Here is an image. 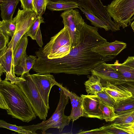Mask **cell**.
I'll return each mask as SVG.
<instances>
[{"label":"cell","mask_w":134,"mask_h":134,"mask_svg":"<svg viewBox=\"0 0 134 134\" xmlns=\"http://www.w3.org/2000/svg\"><path fill=\"white\" fill-rule=\"evenodd\" d=\"M107 40L98 32V27L85 23L78 43L71 47L69 53L63 58L50 59L40 49L35 52L37 57L32 69L37 73H53L88 75L94 68L103 62L112 60L114 56H104L91 49Z\"/></svg>","instance_id":"cell-1"},{"label":"cell","mask_w":134,"mask_h":134,"mask_svg":"<svg viewBox=\"0 0 134 134\" xmlns=\"http://www.w3.org/2000/svg\"><path fill=\"white\" fill-rule=\"evenodd\" d=\"M0 108L12 118L29 122L36 116L27 97L20 88L5 79L0 80Z\"/></svg>","instance_id":"cell-2"},{"label":"cell","mask_w":134,"mask_h":134,"mask_svg":"<svg viewBox=\"0 0 134 134\" xmlns=\"http://www.w3.org/2000/svg\"><path fill=\"white\" fill-rule=\"evenodd\" d=\"M23 79L15 83L24 93L36 114L40 120H46L48 108L41 95L29 72L21 76Z\"/></svg>","instance_id":"cell-3"},{"label":"cell","mask_w":134,"mask_h":134,"mask_svg":"<svg viewBox=\"0 0 134 134\" xmlns=\"http://www.w3.org/2000/svg\"><path fill=\"white\" fill-rule=\"evenodd\" d=\"M71 38L67 26L52 37L43 48L39 49L42 53L50 59L61 58L67 55L71 48Z\"/></svg>","instance_id":"cell-4"},{"label":"cell","mask_w":134,"mask_h":134,"mask_svg":"<svg viewBox=\"0 0 134 134\" xmlns=\"http://www.w3.org/2000/svg\"><path fill=\"white\" fill-rule=\"evenodd\" d=\"M105 8L114 21L124 28L131 23L134 15V0H113Z\"/></svg>","instance_id":"cell-5"},{"label":"cell","mask_w":134,"mask_h":134,"mask_svg":"<svg viewBox=\"0 0 134 134\" xmlns=\"http://www.w3.org/2000/svg\"><path fill=\"white\" fill-rule=\"evenodd\" d=\"M37 17L35 12L18 8L16 15L13 18L16 23V31L7 46L12 48L13 53L18 43L29 30Z\"/></svg>","instance_id":"cell-6"},{"label":"cell","mask_w":134,"mask_h":134,"mask_svg":"<svg viewBox=\"0 0 134 134\" xmlns=\"http://www.w3.org/2000/svg\"><path fill=\"white\" fill-rule=\"evenodd\" d=\"M64 26H67L71 38V47L78 43L81 30L85 22L77 9H71L64 11L60 15Z\"/></svg>","instance_id":"cell-7"},{"label":"cell","mask_w":134,"mask_h":134,"mask_svg":"<svg viewBox=\"0 0 134 134\" xmlns=\"http://www.w3.org/2000/svg\"><path fill=\"white\" fill-rule=\"evenodd\" d=\"M54 2L71 1L75 2L81 7L90 12L108 25L110 30L112 31L119 30L120 26L111 19L107 12L105 6L100 0H49Z\"/></svg>","instance_id":"cell-8"},{"label":"cell","mask_w":134,"mask_h":134,"mask_svg":"<svg viewBox=\"0 0 134 134\" xmlns=\"http://www.w3.org/2000/svg\"><path fill=\"white\" fill-rule=\"evenodd\" d=\"M92 75L99 77L103 85L106 83L118 85L126 81L119 73L111 64L103 62L97 66L91 71Z\"/></svg>","instance_id":"cell-9"},{"label":"cell","mask_w":134,"mask_h":134,"mask_svg":"<svg viewBox=\"0 0 134 134\" xmlns=\"http://www.w3.org/2000/svg\"><path fill=\"white\" fill-rule=\"evenodd\" d=\"M47 107L49 109V98L52 87L54 85L59 87L60 84L55 80L54 76L50 73L30 74Z\"/></svg>","instance_id":"cell-10"},{"label":"cell","mask_w":134,"mask_h":134,"mask_svg":"<svg viewBox=\"0 0 134 134\" xmlns=\"http://www.w3.org/2000/svg\"><path fill=\"white\" fill-rule=\"evenodd\" d=\"M13 54L12 48L8 47L5 52L0 54V74L1 76L3 73H5V79L10 81L12 83L15 84L23 78L15 75L13 63Z\"/></svg>","instance_id":"cell-11"},{"label":"cell","mask_w":134,"mask_h":134,"mask_svg":"<svg viewBox=\"0 0 134 134\" xmlns=\"http://www.w3.org/2000/svg\"><path fill=\"white\" fill-rule=\"evenodd\" d=\"M82 103L83 116L103 120V113L100 108L101 101L97 96L81 95Z\"/></svg>","instance_id":"cell-12"},{"label":"cell","mask_w":134,"mask_h":134,"mask_svg":"<svg viewBox=\"0 0 134 134\" xmlns=\"http://www.w3.org/2000/svg\"><path fill=\"white\" fill-rule=\"evenodd\" d=\"M126 44L122 41L115 40L109 42L107 41L93 48L91 51L104 56H116L126 48Z\"/></svg>","instance_id":"cell-13"},{"label":"cell","mask_w":134,"mask_h":134,"mask_svg":"<svg viewBox=\"0 0 134 134\" xmlns=\"http://www.w3.org/2000/svg\"><path fill=\"white\" fill-rule=\"evenodd\" d=\"M59 87L62 89L70 99L72 109L69 117L71 120L74 122L80 117L82 116L83 110L81 97H79L74 93L70 91L61 84Z\"/></svg>","instance_id":"cell-14"},{"label":"cell","mask_w":134,"mask_h":134,"mask_svg":"<svg viewBox=\"0 0 134 134\" xmlns=\"http://www.w3.org/2000/svg\"><path fill=\"white\" fill-rule=\"evenodd\" d=\"M104 90L114 100L115 104L125 99L132 97L128 90L117 85L106 83L103 85Z\"/></svg>","instance_id":"cell-15"},{"label":"cell","mask_w":134,"mask_h":134,"mask_svg":"<svg viewBox=\"0 0 134 134\" xmlns=\"http://www.w3.org/2000/svg\"><path fill=\"white\" fill-rule=\"evenodd\" d=\"M37 58L36 55L28 56L26 53L22 57L18 64L15 67L14 71L15 74L18 76L29 72L34 65Z\"/></svg>","instance_id":"cell-16"},{"label":"cell","mask_w":134,"mask_h":134,"mask_svg":"<svg viewBox=\"0 0 134 134\" xmlns=\"http://www.w3.org/2000/svg\"><path fill=\"white\" fill-rule=\"evenodd\" d=\"M20 0H0L1 16L2 20L10 21Z\"/></svg>","instance_id":"cell-17"},{"label":"cell","mask_w":134,"mask_h":134,"mask_svg":"<svg viewBox=\"0 0 134 134\" xmlns=\"http://www.w3.org/2000/svg\"><path fill=\"white\" fill-rule=\"evenodd\" d=\"M84 85L88 94L96 95L97 93L103 90L100 78L95 75H92L90 76Z\"/></svg>","instance_id":"cell-18"},{"label":"cell","mask_w":134,"mask_h":134,"mask_svg":"<svg viewBox=\"0 0 134 134\" xmlns=\"http://www.w3.org/2000/svg\"><path fill=\"white\" fill-rule=\"evenodd\" d=\"M27 36L25 34L22 37L14 50L13 56V63L14 68L26 53V50L28 43Z\"/></svg>","instance_id":"cell-19"},{"label":"cell","mask_w":134,"mask_h":134,"mask_svg":"<svg viewBox=\"0 0 134 134\" xmlns=\"http://www.w3.org/2000/svg\"><path fill=\"white\" fill-rule=\"evenodd\" d=\"M76 3L71 1L54 2L48 0L46 8L53 11H66L79 8Z\"/></svg>","instance_id":"cell-20"},{"label":"cell","mask_w":134,"mask_h":134,"mask_svg":"<svg viewBox=\"0 0 134 134\" xmlns=\"http://www.w3.org/2000/svg\"><path fill=\"white\" fill-rule=\"evenodd\" d=\"M112 65L126 81L134 82V68L119 63L118 60Z\"/></svg>","instance_id":"cell-21"},{"label":"cell","mask_w":134,"mask_h":134,"mask_svg":"<svg viewBox=\"0 0 134 134\" xmlns=\"http://www.w3.org/2000/svg\"><path fill=\"white\" fill-rule=\"evenodd\" d=\"M79 8L85 15L87 19L90 21L94 27L103 28L106 31L110 30L109 26L105 21L103 20L89 11L79 7Z\"/></svg>","instance_id":"cell-22"},{"label":"cell","mask_w":134,"mask_h":134,"mask_svg":"<svg viewBox=\"0 0 134 134\" xmlns=\"http://www.w3.org/2000/svg\"><path fill=\"white\" fill-rule=\"evenodd\" d=\"M116 113L118 116L112 122L113 123L122 125L134 122V109Z\"/></svg>","instance_id":"cell-23"},{"label":"cell","mask_w":134,"mask_h":134,"mask_svg":"<svg viewBox=\"0 0 134 134\" xmlns=\"http://www.w3.org/2000/svg\"><path fill=\"white\" fill-rule=\"evenodd\" d=\"M16 28V23L13 19L10 21L2 20L0 21V32L11 38L14 35Z\"/></svg>","instance_id":"cell-24"},{"label":"cell","mask_w":134,"mask_h":134,"mask_svg":"<svg viewBox=\"0 0 134 134\" xmlns=\"http://www.w3.org/2000/svg\"><path fill=\"white\" fill-rule=\"evenodd\" d=\"M114 108L116 113L134 109V98L132 97L120 101L115 104Z\"/></svg>","instance_id":"cell-25"},{"label":"cell","mask_w":134,"mask_h":134,"mask_svg":"<svg viewBox=\"0 0 134 134\" xmlns=\"http://www.w3.org/2000/svg\"><path fill=\"white\" fill-rule=\"evenodd\" d=\"M100 108L102 112L103 119L107 122H112L118 116L115 111L114 107L110 106L101 102Z\"/></svg>","instance_id":"cell-26"},{"label":"cell","mask_w":134,"mask_h":134,"mask_svg":"<svg viewBox=\"0 0 134 134\" xmlns=\"http://www.w3.org/2000/svg\"><path fill=\"white\" fill-rule=\"evenodd\" d=\"M0 127L6 128L18 132L19 134H36V133L26 130L21 126H17L8 123L4 120H0Z\"/></svg>","instance_id":"cell-27"},{"label":"cell","mask_w":134,"mask_h":134,"mask_svg":"<svg viewBox=\"0 0 134 134\" xmlns=\"http://www.w3.org/2000/svg\"><path fill=\"white\" fill-rule=\"evenodd\" d=\"M44 23V19L42 17L37 16L34 22L25 34L32 40H35L36 33L40 27V24Z\"/></svg>","instance_id":"cell-28"},{"label":"cell","mask_w":134,"mask_h":134,"mask_svg":"<svg viewBox=\"0 0 134 134\" xmlns=\"http://www.w3.org/2000/svg\"><path fill=\"white\" fill-rule=\"evenodd\" d=\"M48 0H34L33 5L37 16L42 17L44 13Z\"/></svg>","instance_id":"cell-29"},{"label":"cell","mask_w":134,"mask_h":134,"mask_svg":"<svg viewBox=\"0 0 134 134\" xmlns=\"http://www.w3.org/2000/svg\"><path fill=\"white\" fill-rule=\"evenodd\" d=\"M102 102L114 107L115 104V102L114 99L108 94L103 89L102 91L97 93L96 94Z\"/></svg>","instance_id":"cell-30"},{"label":"cell","mask_w":134,"mask_h":134,"mask_svg":"<svg viewBox=\"0 0 134 134\" xmlns=\"http://www.w3.org/2000/svg\"><path fill=\"white\" fill-rule=\"evenodd\" d=\"M103 126L104 130L107 134H129V133L117 127L113 123Z\"/></svg>","instance_id":"cell-31"},{"label":"cell","mask_w":134,"mask_h":134,"mask_svg":"<svg viewBox=\"0 0 134 134\" xmlns=\"http://www.w3.org/2000/svg\"><path fill=\"white\" fill-rule=\"evenodd\" d=\"M20 0L21 3V7L23 9L35 12L33 5L34 0Z\"/></svg>","instance_id":"cell-32"},{"label":"cell","mask_w":134,"mask_h":134,"mask_svg":"<svg viewBox=\"0 0 134 134\" xmlns=\"http://www.w3.org/2000/svg\"><path fill=\"white\" fill-rule=\"evenodd\" d=\"M9 37L0 32V51L8 48L7 45L9 42Z\"/></svg>","instance_id":"cell-33"},{"label":"cell","mask_w":134,"mask_h":134,"mask_svg":"<svg viewBox=\"0 0 134 134\" xmlns=\"http://www.w3.org/2000/svg\"><path fill=\"white\" fill-rule=\"evenodd\" d=\"M114 124L117 127L128 132L129 134H134V122L122 125Z\"/></svg>","instance_id":"cell-34"},{"label":"cell","mask_w":134,"mask_h":134,"mask_svg":"<svg viewBox=\"0 0 134 134\" xmlns=\"http://www.w3.org/2000/svg\"><path fill=\"white\" fill-rule=\"evenodd\" d=\"M118 87L130 92L134 98V82L127 81L122 84L117 85Z\"/></svg>","instance_id":"cell-35"},{"label":"cell","mask_w":134,"mask_h":134,"mask_svg":"<svg viewBox=\"0 0 134 134\" xmlns=\"http://www.w3.org/2000/svg\"><path fill=\"white\" fill-rule=\"evenodd\" d=\"M77 133L89 134H107L106 132L104 130L103 126L99 128H98L89 131H81Z\"/></svg>","instance_id":"cell-36"},{"label":"cell","mask_w":134,"mask_h":134,"mask_svg":"<svg viewBox=\"0 0 134 134\" xmlns=\"http://www.w3.org/2000/svg\"><path fill=\"white\" fill-rule=\"evenodd\" d=\"M35 40H36L37 44L41 48H42L43 45V43L42 41L40 27L38 29L36 33L35 36Z\"/></svg>","instance_id":"cell-37"},{"label":"cell","mask_w":134,"mask_h":134,"mask_svg":"<svg viewBox=\"0 0 134 134\" xmlns=\"http://www.w3.org/2000/svg\"><path fill=\"white\" fill-rule=\"evenodd\" d=\"M122 64L134 68V56L128 57Z\"/></svg>","instance_id":"cell-38"},{"label":"cell","mask_w":134,"mask_h":134,"mask_svg":"<svg viewBox=\"0 0 134 134\" xmlns=\"http://www.w3.org/2000/svg\"><path fill=\"white\" fill-rule=\"evenodd\" d=\"M133 20H134L131 23V27L132 28L134 27V16L133 17L132 19H131L130 20L131 21H132Z\"/></svg>","instance_id":"cell-39"}]
</instances>
